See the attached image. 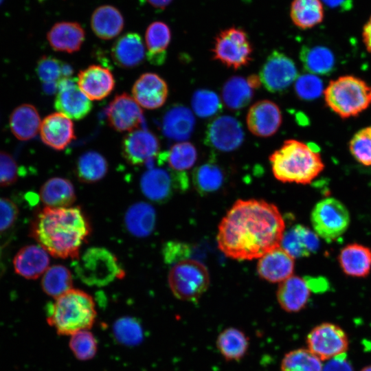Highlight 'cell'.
Segmentation results:
<instances>
[{
    "label": "cell",
    "mask_w": 371,
    "mask_h": 371,
    "mask_svg": "<svg viewBox=\"0 0 371 371\" xmlns=\"http://www.w3.org/2000/svg\"><path fill=\"white\" fill-rule=\"evenodd\" d=\"M285 224L278 208L263 200H237L218 229L219 249L236 260L260 258L280 247Z\"/></svg>",
    "instance_id": "cell-1"
},
{
    "label": "cell",
    "mask_w": 371,
    "mask_h": 371,
    "mask_svg": "<svg viewBox=\"0 0 371 371\" xmlns=\"http://www.w3.org/2000/svg\"><path fill=\"white\" fill-rule=\"evenodd\" d=\"M91 232L89 221L80 207H45L32 223L30 236L50 255L77 259Z\"/></svg>",
    "instance_id": "cell-2"
},
{
    "label": "cell",
    "mask_w": 371,
    "mask_h": 371,
    "mask_svg": "<svg viewBox=\"0 0 371 371\" xmlns=\"http://www.w3.org/2000/svg\"><path fill=\"white\" fill-rule=\"evenodd\" d=\"M273 176L283 183H311L324 169L319 152L297 139H286L269 156Z\"/></svg>",
    "instance_id": "cell-3"
},
{
    "label": "cell",
    "mask_w": 371,
    "mask_h": 371,
    "mask_svg": "<svg viewBox=\"0 0 371 371\" xmlns=\"http://www.w3.org/2000/svg\"><path fill=\"white\" fill-rule=\"evenodd\" d=\"M95 317L93 299L78 289H71L47 306V322L60 335L89 330Z\"/></svg>",
    "instance_id": "cell-4"
},
{
    "label": "cell",
    "mask_w": 371,
    "mask_h": 371,
    "mask_svg": "<svg viewBox=\"0 0 371 371\" xmlns=\"http://www.w3.org/2000/svg\"><path fill=\"white\" fill-rule=\"evenodd\" d=\"M327 106L343 119L355 117L371 104V87L354 76L331 80L324 91Z\"/></svg>",
    "instance_id": "cell-5"
},
{
    "label": "cell",
    "mask_w": 371,
    "mask_h": 371,
    "mask_svg": "<svg viewBox=\"0 0 371 371\" xmlns=\"http://www.w3.org/2000/svg\"><path fill=\"white\" fill-rule=\"evenodd\" d=\"M74 267L81 281L89 286H104L124 276L117 258L102 247L88 249L74 260Z\"/></svg>",
    "instance_id": "cell-6"
},
{
    "label": "cell",
    "mask_w": 371,
    "mask_h": 371,
    "mask_svg": "<svg viewBox=\"0 0 371 371\" xmlns=\"http://www.w3.org/2000/svg\"><path fill=\"white\" fill-rule=\"evenodd\" d=\"M210 281L205 265L192 258L174 264L168 273V284L173 295L187 302L197 301L207 290Z\"/></svg>",
    "instance_id": "cell-7"
},
{
    "label": "cell",
    "mask_w": 371,
    "mask_h": 371,
    "mask_svg": "<svg viewBox=\"0 0 371 371\" xmlns=\"http://www.w3.org/2000/svg\"><path fill=\"white\" fill-rule=\"evenodd\" d=\"M313 231L326 242L332 243L340 238L350 223V212L337 199L327 197L316 203L311 214Z\"/></svg>",
    "instance_id": "cell-8"
},
{
    "label": "cell",
    "mask_w": 371,
    "mask_h": 371,
    "mask_svg": "<svg viewBox=\"0 0 371 371\" xmlns=\"http://www.w3.org/2000/svg\"><path fill=\"white\" fill-rule=\"evenodd\" d=\"M212 51L215 60L234 69L247 65L252 59V45L246 32L240 27L221 31Z\"/></svg>",
    "instance_id": "cell-9"
},
{
    "label": "cell",
    "mask_w": 371,
    "mask_h": 371,
    "mask_svg": "<svg viewBox=\"0 0 371 371\" xmlns=\"http://www.w3.org/2000/svg\"><path fill=\"white\" fill-rule=\"evenodd\" d=\"M188 177L185 172L170 168H152L146 171L140 180L142 193L150 201L164 203L188 188Z\"/></svg>",
    "instance_id": "cell-10"
},
{
    "label": "cell",
    "mask_w": 371,
    "mask_h": 371,
    "mask_svg": "<svg viewBox=\"0 0 371 371\" xmlns=\"http://www.w3.org/2000/svg\"><path fill=\"white\" fill-rule=\"evenodd\" d=\"M306 343L308 350L322 361L346 353L349 344L345 331L328 322L314 327L307 335Z\"/></svg>",
    "instance_id": "cell-11"
},
{
    "label": "cell",
    "mask_w": 371,
    "mask_h": 371,
    "mask_svg": "<svg viewBox=\"0 0 371 371\" xmlns=\"http://www.w3.org/2000/svg\"><path fill=\"white\" fill-rule=\"evenodd\" d=\"M259 76L265 89L271 93H282L295 81L298 76L294 61L285 54L273 51L267 58Z\"/></svg>",
    "instance_id": "cell-12"
},
{
    "label": "cell",
    "mask_w": 371,
    "mask_h": 371,
    "mask_svg": "<svg viewBox=\"0 0 371 371\" xmlns=\"http://www.w3.org/2000/svg\"><path fill=\"white\" fill-rule=\"evenodd\" d=\"M243 140L242 125L232 116H218L207 126L205 142L207 146L218 151H233L242 144Z\"/></svg>",
    "instance_id": "cell-13"
},
{
    "label": "cell",
    "mask_w": 371,
    "mask_h": 371,
    "mask_svg": "<svg viewBox=\"0 0 371 371\" xmlns=\"http://www.w3.org/2000/svg\"><path fill=\"white\" fill-rule=\"evenodd\" d=\"M55 109L70 119L80 120L92 109L91 100L80 89L77 80L63 78L58 82Z\"/></svg>",
    "instance_id": "cell-14"
},
{
    "label": "cell",
    "mask_w": 371,
    "mask_h": 371,
    "mask_svg": "<svg viewBox=\"0 0 371 371\" xmlns=\"http://www.w3.org/2000/svg\"><path fill=\"white\" fill-rule=\"evenodd\" d=\"M109 125L118 132L133 131L144 124L143 111L127 93L115 95L106 109Z\"/></svg>",
    "instance_id": "cell-15"
},
{
    "label": "cell",
    "mask_w": 371,
    "mask_h": 371,
    "mask_svg": "<svg viewBox=\"0 0 371 371\" xmlns=\"http://www.w3.org/2000/svg\"><path fill=\"white\" fill-rule=\"evenodd\" d=\"M159 148L160 144L155 135L143 129L129 132L122 142L123 157L131 165H142L153 161Z\"/></svg>",
    "instance_id": "cell-16"
},
{
    "label": "cell",
    "mask_w": 371,
    "mask_h": 371,
    "mask_svg": "<svg viewBox=\"0 0 371 371\" xmlns=\"http://www.w3.org/2000/svg\"><path fill=\"white\" fill-rule=\"evenodd\" d=\"M282 120L279 106L273 101L262 100L251 106L246 117L249 131L256 136L267 137L274 135Z\"/></svg>",
    "instance_id": "cell-17"
},
{
    "label": "cell",
    "mask_w": 371,
    "mask_h": 371,
    "mask_svg": "<svg viewBox=\"0 0 371 371\" xmlns=\"http://www.w3.org/2000/svg\"><path fill=\"white\" fill-rule=\"evenodd\" d=\"M132 94L139 106L148 109H155L166 102L168 87L166 81L159 75L145 73L134 83Z\"/></svg>",
    "instance_id": "cell-18"
},
{
    "label": "cell",
    "mask_w": 371,
    "mask_h": 371,
    "mask_svg": "<svg viewBox=\"0 0 371 371\" xmlns=\"http://www.w3.org/2000/svg\"><path fill=\"white\" fill-rule=\"evenodd\" d=\"M40 135L45 144L56 150H64L76 138L73 122L59 112L51 113L43 119Z\"/></svg>",
    "instance_id": "cell-19"
},
{
    "label": "cell",
    "mask_w": 371,
    "mask_h": 371,
    "mask_svg": "<svg viewBox=\"0 0 371 371\" xmlns=\"http://www.w3.org/2000/svg\"><path fill=\"white\" fill-rule=\"evenodd\" d=\"M77 83L90 100H100L113 90L115 79L109 69L93 65L79 72Z\"/></svg>",
    "instance_id": "cell-20"
},
{
    "label": "cell",
    "mask_w": 371,
    "mask_h": 371,
    "mask_svg": "<svg viewBox=\"0 0 371 371\" xmlns=\"http://www.w3.org/2000/svg\"><path fill=\"white\" fill-rule=\"evenodd\" d=\"M281 247L259 258L257 272L260 278L272 283H280L293 276L295 261Z\"/></svg>",
    "instance_id": "cell-21"
},
{
    "label": "cell",
    "mask_w": 371,
    "mask_h": 371,
    "mask_svg": "<svg viewBox=\"0 0 371 371\" xmlns=\"http://www.w3.org/2000/svg\"><path fill=\"white\" fill-rule=\"evenodd\" d=\"M13 265L17 274L27 279L34 280L49 268V253L40 245H26L16 253Z\"/></svg>",
    "instance_id": "cell-22"
},
{
    "label": "cell",
    "mask_w": 371,
    "mask_h": 371,
    "mask_svg": "<svg viewBox=\"0 0 371 371\" xmlns=\"http://www.w3.org/2000/svg\"><path fill=\"white\" fill-rule=\"evenodd\" d=\"M85 32L82 25L76 21L56 23L47 33L51 47L58 52L74 53L82 47Z\"/></svg>",
    "instance_id": "cell-23"
},
{
    "label": "cell",
    "mask_w": 371,
    "mask_h": 371,
    "mask_svg": "<svg viewBox=\"0 0 371 371\" xmlns=\"http://www.w3.org/2000/svg\"><path fill=\"white\" fill-rule=\"evenodd\" d=\"M311 291L305 278L293 275L279 284L277 300L283 310L296 313L307 304Z\"/></svg>",
    "instance_id": "cell-24"
},
{
    "label": "cell",
    "mask_w": 371,
    "mask_h": 371,
    "mask_svg": "<svg viewBox=\"0 0 371 371\" xmlns=\"http://www.w3.org/2000/svg\"><path fill=\"white\" fill-rule=\"evenodd\" d=\"M111 56L115 63L125 69L139 65L145 58V48L141 36L128 32L118 38L112 46Z\"/></svg>",
    "instance_id": "cell-25"
},
{
    "label": "cell",
    "mask_w": 371,
    "mask_h": 371,
    "mask_svg": "<svg viewBox=\"0 0 371 371\" xmlns=\"http://www.w3.org/2000/svg\"><path fill=\"white\" fill-rule=\"evenodd\" d=\"M319 246V236L302 225H295L284 231L280 245L293 258L308 257L316 252Z\"/></svg>",
    "instance_id": "cell-26"
},
{
    "label": "cell",
    "mask_w": 371,
    "mask_h": 371,
    "mask_svg": "<svg viewBox=\"0 0 371 371\" xmlns=\"http://www.w3.org/2000/svg\"><path fill=\"white\" fill-rule=\"evenodd\" d=\"M195 120L192 111L181 104L173 105L164 113L161 129L169 139L184 142L192 135Z\"/></svg>",
    "instance_id": "cell-27"
},
{
    "label": "cell",
    "mask_w": 371,
    "mask_h": 371,
    "mask_svg": "<svg viewBox=\"0 0 371 371\" xmlns=\"http://www.w3.org/2000/svg\"><path fill=\"white\" fill-rule=\"evenodd\" d=\"M342 271L352 278H365L371 271V249L359 243L344 246L338 255Z\"/></svg>",
    "instance_id": "cell-28"
},
{
    "label": "cell",
    "mask_w": 371,
    "mask_h": 371,
    "mask_svg": "<svg viewBox=\"0 0 371 371\" xmlns=\"http://www.w3.org/2000/svg\"><path fill=\"white\" fill-rule=\"evenodd\" d=\"M90 23L95 36L103 40H109L121 33L124 27V19L115 6L102 5L94 10Z\"/></svg>",
    "instance_id": "cell-29"
},
{
    "label": "cell",
    "mask_w": 371,
    "mask_h": 371,
    "mask_svg": "<svg viewBox=\"0 0 371 371\" xmlns=\"http://www.w3.org/2000/svg\"><path fill=\"white\" fill-rule=\"evenodd\" d=\"M9 123L12 134L21 141L34 137L41 124L36 108L30 104H23L14 109L10 114Z\"/></svg>",
    "instance_id": "cell-30"
},
{
    "label": "cell",
    "mask_w": 371,
    "mask_h": 371,
    "mask_svg": "<svg viewBox=\"0 0 371 371\" xmlns=\"http://www.w3.org/2000/svg\"><path fill=\"white\" fill-rule=\"evenodd\" d=\"M171 31L164 22L157 21L151 23L146 28L145 43L147 49L146 58L150 64L162 65L166 58V49L170 43Z\"/></svg>",
    "instance_id": "cell-31"
},
{
    "label": "cell",
    "mask_w": 371,
    "mask_h": 371,
    "mask_svg": "<svg viewBox=\"0 0 371 371\" xmlns=\"http://www.w3.org/2000/svg\"><path fill=\"white\" fill-rule=\"evenodd\" d=\"M156 212L148 203L138 202L127 210L124 216V224L130 234L143 238L150 235L155 229Z\"/></svg>",
    "instance_id": "cell-32"
},
{
    "label": "cell",
    "mask_w": 371,
    "mask_h": 371,
    "mask_svg": "<svg viewBox=\"0 0 371 371\" xmlns=\"http://www.w3.org/2000/svg\"><path fill=\"white\" fill-rule=\"evenodd\" d=\"M40 198L47 207H70L76 200V193L72 183L65 178L54 177L48 179L41 186Z\"/></svg>",
    "instance_id": "cell-33"
},
{
    "label": "cell",
    "mask_w": 371,
    "mask_h": 371,
    "mask_svg": "<svg viewBox=\"0 0 371 371\" xmlns=\"http://www.w3.org/2000/svg\"><path fill=\"white\" fill-rule=\"evenodd\" d=\"M300 58L304 68L315 75L328 74L333 70L335 65L333 52L321 45L302 47L300 52Z\"/></svg>",
    "instance_id": "cell-34"
},
{
    "label": "cell",
    "mask_w": 371,
    "mask_h": 371,
    "mask_svg": "<svg viewBox=\"0 0 371 371\" xmlns=\"http://www.w3.org/2000/svg\"><path fill=\"white\" fill-rule=\"evenodd\" d=\"M324 16L321 0H293L290 17L293 24L302 30L312 28L322 22Z\"/></svg>",
    "instance_id": "cell-35"
},
{
    "label": "cell",
    "mask_w": 371,
    "mask_h": 371,
    "mask_svg": "<svg viewBox=\"0 0 371 371\" xmlns=\"http://www.w3.org/2000/svg\"><path fill=\"white\" fill-rule=\"evenodd\" d=\"M216 346L227 361H239L248 350V337L240 329L227 328L218 335Z\"/></svg>",
    "instance_id": "cell-36"
},
{
    "label": "cell",
    "mask_w": 371,
    "mask_h": 371,
    "mask_svg": "<svg viewBox=\"0 0 371 371\" xmlns=\"http://www.w3.org/2000/svg\"><path fill=\"white\" fill-rule=\"evenodd\" d=\"M197 159L194 146L188 142L174 144L167 152L158 155V164H166L168 168L177 172H184L191 168Z\"/></svg>",
    "instance_id": "cell-37"
},
{
    "label": "cell",
    "mask_w": 371,
    "mask_h": 371,
    "mask_svg": "<svg viewBox=\"0 0 371 371\" xmlns=\"http://www.w3.org/2000/svg\"><path fill=\"white\" fill-rule=\"evenodd\" d=\"M254 90L247 78L232 76L223 87L222 99L227 108L232 110L241 109L251 102Z\"/></svg>",
    "instance_id": "cell-38"
},
{
    "label": "cell",
    "mask_w": 371,
    "mask_h": 371,
    "mask_svg": "<svg viewBox=\"0 0 371 371\" xmlns=\"http://www.w3.org/2000/svg\"><path fill=\"white\" fill-rule=\"evenodd\" d=\"M107 170V161L95 151H88L81 155L76 165L78 179L87 183H95L102 179Z\"/></svg>",
    "instance_id": "cell-39"
},
{
    "label": "cell",
    "mask_w": 371,
    "mask_h": 371,
    "mask_svg": "<svg viewBox=\"0 0 371 371\" xmlns=\"http://www.w3.org/2000/svg\"><path fill=\"white\" fill-rule=\"evenodd\" d=\"M224 181L225 174L222 168L212 161L196 167L192 173L193 185L201 195L217 191L222 187Z\"/></svg>",
    "instance_id": "cell-40"
},
{
    "label": "cell",
    "mask_w": 371,
    "mask_h": 371,
    "mask_svg": "<svg viewBox=\"0 0 371 371\" xmlns=\"http://www.w3.org/2000/svg\"><path fill=\"white\" fill-rule=\"evenodd\" d=\"M73 281L69 270L63 265H54L43 273L41 286L43 291L55 299L71 290Z\"/></svg>",
    "instance_id": "cell-41"
},
{
    "label": "cell",
    "mask_w": 371,
    "mask_h": 371,
    "mask_svg": "<svg viewBox=\"0 0 371 371\" xmlns=\"http://www.w3.org/2000/svg\"><path fill=\"white\" fill-rule=\"evenodd\" d=\"M321 361L308 349L293 350L282 359L281 371H322Z\"/></svg>",
    "instance_id": "cell-42"
},
{
    "label": "cell",
    "mask_w": 371,
    "mask_h": 371,
    "mask_svg": "<svg viewBox=\"0 0 371 371\" xmlns=\"http://www.w3.org/2000/svg\"><path fill=\"white\" fill-rule=\"evenodd\" d=\"M36 73L43 83L58 82L63 78H69L73 68L55 57L43 56L37 62Z\"/></svg>",
    "instance_id": "cell-43"
},
{
    "label": "cell",
    "mask_w": 371,
    "mask_h": 371,
    "mask_svg": "<svg viewBox=\"0 0 371 371\" xmlns=\"http://www.w3.org/2000/svg\"><path fill=\"white\" fill-rule=\"evenodd\" d=\"M193 111L200 117H210L218 113L222 104L218 95L211 90L199 89L191 100Z\"/></svg>",
    "instance_id": "cell-44"
},
{
    "label": "cell",
    "mask_w": 371,
    "mask_h": 371,
    "mask_svg": "<svg viewBox=\"0 0 371 371\" xmlns=\"http://www.w3.org/2000/svg\"><path fill=\"white\" fill-rule=\"evenodd\" d=\"M69 346L76 359L81 361L91 359L98 350L95 337L89 330H80L70 335Z\"/></svg>",
    "instance_id": "cell-45"
},
{
    "label": "cell",
    "mask_w": 371,
    "mask_h": 371,
    "mask_svg": "<svg viewBox=\"0 0 371 371\" xmlns=\"http://www.w3.org/2000/svg\"><path fill=\"white\" fill-rule=\"evenodd\" d=\"M349 150L360 164L371 166V126L360 129L349 142Z\"/></svg>",
    "instance_id": "cell-46"
},
{
    "label": "cell",
    "mask_w": 371,
    "mask_h": 371,
    "mask_svg": "<svg viewBox=\"0 0 371 371\" xmlns=\"http://www.w3.org/2000/svg\"><path fill=\"white\" fill-rule=\"evenodd\" d=\"M295 91L297 95L304 100H312L324 93L323 82L316 75L304 74L295 81Z\"/></svg>",
    "instance_id": "cell-47"
},
{
    "label": "cell",
    "mask_w": 371,
    "mask_h": 371,
    "mask_svg": "<svg viewBox=\"0 0 371 371\" xmlns=\"http://www.w3.org/2000/svg\"><path fill=\"white\" fill-rule=\"evenodd\" d=\"M113 332L118 341L127 345L138 344L142 338L140 324L131 317L118 319L114 324Z\"/></svg>",
    "instance_id": "cell-48"
},
{
    "label": "cell",
    "mask_w": 371,
    "mask_h": 371,
    "mask_svg": "<svg viewBox=\"0 0 371 371\" xmlns=\"http://www.w3.org/2000/svg\"><path fill=\"white\" fill-rule=\"evenodd\" d=\"M18 176L19 168L14 159L9 153L0 151V187L13 184Z\"/></svg>",
    "instance_id": "cell-49"
},
{
    "label": "cell",
    "mask_w": 371,
    "mask_h": 371,
    "mask_svg": "<svg viewBox=\"0 0 371 371\" xmlns=\"http://www.w3.org/2000/svg\"><path fill=\"white\" fill-rule=\"evenodd\" d=\"M190 253L191 249L189 245L178 241L166 243L162 249L164 261L172 265L190 258Z\"/></svg>",
    "instance_id": "cell-50"
},
{
    "label": "cell",
    "mask_w": 371,
    "mask_h": 371,
    "mask_svg": "<svg viewBox=\"0 0 371 371\" xmlns=\"http://www.w3.org/2000/svg\"><path fill=\"white\" fill-rule=\"evenodd\" d=\"M19 214L16 205L10 199L0 198V232L11 228Z\"/></svg>",
    "instance_id": "cell-51"
},
{
    "label": "cell",
    "mask_w": 371,
    "mask_h": 371,
    "mask_svg": "<svg viewBox=\"0 0 371 371\" xmlns=\"http://www.w3.org/2000/svg\"><path fill=\"white\" fill-rule=\"evenodd\" d=\"M322 371H353V368L344 353L328 359L323 366Z\"/></svg>",
    "instance_id": "cell-52"
},
{
    "label": "cell",
    "mask_w": 371,
    "mask_h": 371,
    "mask_svg": "<svg viewBox=\"0 0 371 371\" xmlns=\"http://www.w3.org/2000/svg\"><path fill=\"white\" fill-rule=\"evenodd\" d=\"M362 38L366 49L371 54V16L363 27Z\"/></svg>",
    "instance_id": "cell-53"
},
{
    "label": "cell",
    "mask_w": 371,
    "mask_h": 371,
    "mask_svg": "<svg viewBox=\"0 0 371 371\" xmlns=\"http://www.w3.org/2000/svg\"><path fill=\"white\" fill-rule=\"evenodd\" d=\"M322 3L330 8H346L349 5V0H321Z\"/></svg>",
    "instance_id": "cell-54"
},
{
    "label": "cell",
    "mask_w": 371,
    "mask_h": 371,
    "mask_svg": "<svg viewBox=\"0 0 371 371\" xmlns=\"http://www.w3.org/2000/svg\"><path fill=\"white\" fill-rule=\"evenodd\" d=\"M153 8L157 10H164L168 7L172 0H146Z\"/></svg>",
    "instance_id": "cell-55"
},
{
    "label": "cell",
    "mask_w": 371,
    "mask_h": 371,
    "mask_svg": "<svg viewBox=\"0 0 371 371\" xmlns=\"http://www.w3.org/2000/svg\"><path fill=\"white\" fill-rule=\"evenodd\" d=\"M247 80L254 89L259 88L262 85L259 75L251 74L247 78Z\"/></svg>",
    "instance_id": "cell-56"
},
{
    "label": "cell",
    "mask_w": 371,
    "mask_h": 371,
    "mask_svg": "<svg viewBox=\"0 0 371 371\" xmlns=\"http://www.w3.org/2000/svg\"><path fill=\"white\" fill-rule=\"evenodd\" d=\"M58 82H46L43 84V91L48 95L57 92Z\"/></svg>",
    "instance_id": "cell-57"
},
{
    "label": "cell",
    "mask_w": 371,
    "mask_h": 371,
    "mask_svg": "<svg viewBox=\"0 0 371 371\" xmlns=\"http://www.w3.org/2000/svg\"><path fill=\"white\" fill-rule=\"evenodd\" d=\"M361 371H371V365L364 367Z\"/></svg>",
    "instance_id": "cell-58"
},
{
    "label": "cell",
    "mask_w": 371,
    "mask_h": 371,
    "mask_svg": "<svg viewBox=\"0 0 371 371\" xmlns=\"http://www.w3.org/2000/svg\"><path fill=\"white\" fill-rule=\"evenodd\" d=\"M1 248H0V262H1Z\"/></svg>",
    "instance_id": "cell-59"
},
{
    "label": "cell",
    "mask_w": 371,
    "mask_h": 371,
    "mask_svg": "<svg viewBox=\"0 0 371 371\" xmlns=\"http://www.w3.org/2000/svg\"><path fill=\"white\" fill-rule=\"evenodd\" d=\"M3 1V0H0V4L2 3Z\"/></svg>",
    "instance_id": "cell-60"
}]
</instances>
